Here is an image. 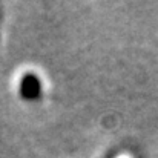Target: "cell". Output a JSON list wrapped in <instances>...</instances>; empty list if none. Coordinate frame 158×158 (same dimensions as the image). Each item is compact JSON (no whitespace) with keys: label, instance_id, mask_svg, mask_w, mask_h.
Returning <instances> with one entry per match:
<instances>
[{"label":"cell","instance_id":"1","mask_svg":"<svg viewBox=\"0 0 158 158\" xmlns=\"http://www.w3.org/2000/svg\"><path fill=\"white\" fill-rule=\"evenodd\" d=\"M19 92L22 95V98L28 100V102H32V100H37L42 94V83H40V78L32 74V72H28L25 74L22 78H20V85H19Z\"/></svg>","mask_w":158,"mask_h":158}]
</instances>
